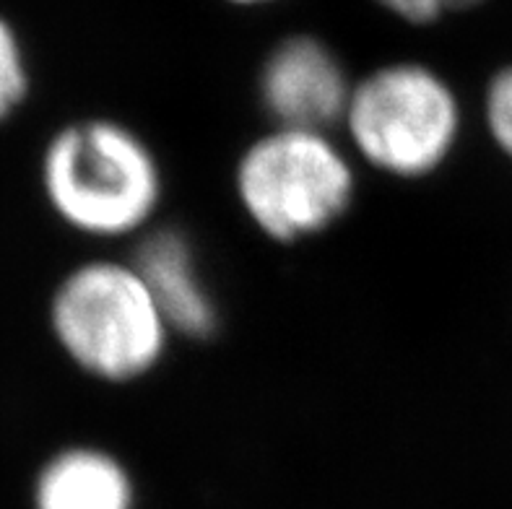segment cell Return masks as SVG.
<instances>
[{"instance_id":"6","label":"cell","mask_w":512,"mask_h":509,"mask_svg":"<svg viewBox=\"0 0 512 509\" xmlns=\"http://www.w3.org/2000/svg\"><path fill=\"white\" fill-rule=\"evenodd\" d=\"M130 260L159 304L172 336L190 341L214 336L221 323L219 304L188 234L172 226H154L138 237Z\"/></svg>"},{"instance_id":"7","label":"cell","mask_w":512,"mask_h":509,"mask_svg":"<svg viewBox=\"0 0 512 509\" xmlns=\"http://www.w3.org/2000/svg\"><path fill=\"white\" fill-rule=\"evenodd\" d=\"M32 509H133V478L104 447H63L39 468Z\"/></svg>"},{"instance_id":"1","label":"cell","mask_w":512,"mask_h":509,"mask_svg":"<svg viewBox=\"0 0 512 509\" xmlns=\"http://www.w3.org/2000/svg\"><path fill=\"white\" fill-rule=\"evenodd\" d=\"M39 182L52 213L91 239L143 237L164 198L156 151L138 130L110 117L55 130L42 151Z\"/></svg>"},{"instance_id":"5","label":"cell","mask_w":512,"mask_h":509,"mask_svg":"<svg viewBox=\"0 0 512 509\" xmlns=\"http://www.w3.org/2000/svg\"><path fill=\"white\" fill-rule=\"evenodd\" d=\"M354 81L331 45L292 34L268 50L258 73V99L273 128L325 130L341 125Z\"/></svg>"},{"instance_id":"8","label":"cell","mask_w":512,"mask_h":509,"mask_svg":"<svg viewBox=\"0 0 512 509\" xmlns=\"http://www.w3.org/2000/svg\"><path fill=\"white\" fill-rule=\"evenodd\" d=\"M29 97V68L8 21L0 19V123L21 110Z\"/></svg>"},{"instance_id":"10","label":"cell","mask_w":512,"mask_h":509,"mask_svg":"<svg viewBox=\"0 0 512 509\" xmlns=\"http://www.w3.org/2000/svg\"><path fill=\"white\" fill-rule=\"evenodd\" d=\"M390 16L411 26H429L442 21L450 13L479 6L481 0H375Z\"/></svg>"},{"instance_id":"2","label":"cell","mask_w":512,"mask_h":509,"mask_svg":"<svg viewBox=\"0 0 512 509\" xmlns=\"http://www.w3.org/2000/svg\"><path fill=\"white\" fill-rule=\"evenodd\" d=\"M50 330L81 372L110 385L143 380L175 338L133 260H89L65 273L50 297Z\"/></svg>"},{"instance_id":"9","label":"cell","mask_w":512,"mask_h":509,"mask_svg":"<svg viewBox=\"0 0 512 509\" xmlns=\"http://www.w3.org/2000/svg\"><path fill=\"white\" fill-rule=\"evenodd\" d=\"M484 120L497 149L512 159V68L494 73L484 94Z\"/></svg>"},{"instance_id":"4","label":"cell","mask_w":512,"mask_h":509,"mask_svg":"<svg viewBox=\"0 0 512 509\" xmlns=\"http://www.w3.org/2000/svg\"><path fill=\"white\" fill-rule=\"evenodd\" d=\"M341 125L367 167L396 180H422L453 156L463 107L432 65L396 60L354 81Z\"/></svg>"},{"instance_id":"11","label":"cell","mask_w":512,"mask_h":509,"mask_svg":"<svg viewBox=\"0 0 512 509\" xmlns=\"http://www.w3.org/2000/svg\"><path fill=\"white\" fill-rule=\"evenodd\" d=\"M232 6H240V8H255V6H268L273 0H227Z\"/></svg>"},{"instance_id":"3","label":"cell","mask_w":512,"mask_h":509,"mask_svg":"<svg viewBox=\"0 0 512 509\" xmlns=\"http://www.w3.org/2000/svg\"><path fill=\"white\" fill-rule=\"evenodd\" d=\"M234 195L263 237L297 245L333 229L351 211L357 169L325 130L271 128L234 164Z\"/></svg>"}]
</instances>
